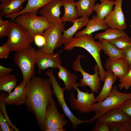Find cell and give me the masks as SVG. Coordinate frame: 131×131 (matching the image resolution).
Masks as SVG:
<instances>
[{
	"instance_id": "1",
	"label": "cell",
	"mask_w": 131,
	"mask_h": 131,
	"mask_svg": "<svg viewBox=\"0 0 131 131\" xmlns=\"http://www.w3.org/2000/svg\"><path fill=\"white\" fill-rule=\"evenodd\" d=\"M49 79L33 76L25 88V104L27 110L35 116L41 130L45 131V114L46 108L54 101Z\"/></svg>"
},
{
	"instance_id": "2",
	"label": "cell",
	"mask_w": 131,
	"mask_h": 131,
	"mask_svg": "<svg viewBox=\"0 0 131 131\" xmlns=\"http://www.w3.org/2000/svg\"><path fill=\"white\" fill-rule=\"evenodd\" d=\"M92 34H84L73 38L71 42L65 45L64 49L71 51L75 47H79L85 49L94 58L98 68V73L101 81L104 82L106 71L103 68L101 63L100 53L101 49L99 42L95 41Z\"/></svg>"
},
{
	"instance_id": "3",
	"label": "cell",
	"mask_w": 131,
	"mask_h": 131,
	"mask_svg": "<svg viewBox=\"0 0 131 131\" xmlns=\"http://www.w3.org/2000/svg\"><path fill=\"white\" fill-rule=\"evenodd\" d=\"M37 13L27 12L17 16L14 22L26 30L33 38L36 35H43L45 30L51 25L42 16H37Z\"/></svg>"
},
{
	"instance_id": "4",
	"label": "cell",
	"mask_w": 131,
	"mask_h": 131,
	"mask_svg": "<svg viewBox=\"0 0 131 131\" xmlns=\"http://www.w3.org/2000/svg\"><path fill=\"white\" fill-rule=\"evenodd\" d=\"M117 88V86L115 85L110 94L105 99L92 105V111L95 113L94 116L92 118L94 120H98L108 111L119 107L125 101L131 97V92L122 93L119 91Z\"/></svg>"
},
{
	"instance_id": "5",
	"label": "cell",
	"mask_w": 131,
	"mask_h": 131,
	"mask_svg": "<svg viewBox=\"0 0 131 131\" xmlns=\"http://www.w3.org/2000/svg\"><path fill=\"white\" fill-rule=\"evenodd\" d=\"M10 22L9 28L7 35L8 39L6 43L11 51H20L31 46L33 38L19 24L12 21Z\"/></svg>"
},
{
	"instance_id": "6",
	"label": "cell",
	"mask_w": 131,
	"mask_h": 131,
	"mask_svg": "<svg viewBox=\"0 0 131 131\" xmlns=\"http://www.w3.org/2000/svg\"><path fill=\"white\" fill-rule=\"evenodd\" d=\"M36 51L30 46L22 50L16 51L14 57V62L22 73L23 79L27 84L35 74L34 66L36 63Z\"/></svg>"
},
{
	"instance_id": "7",
	"label": "cell",
	"mask_w": 131,
	"mask_h": 131,
	"mask_svg": "<svg viewBox=\"0 0 131 131\" xmlns=\"http://www.w3.org/2000/svg\"><path fill=\"white\" fill-rule=\"evenodd\" d=\"M45 74L48 76L50 80L52 87L53 94L65 114L72 123L73 130H75L78 125L81 124L93 123L94 120L92 118L88 120H82L77 118L74 115L67 106L65 100L64 92L66 90L65 88H61L59 85L53 74V70H49L45 72Z\"/></svg>"
},
{
	"instance_id": "8",
	"label": "cell",
	"mask_w": 131,
	"mask_h": 131,
	"mask_svg": "<svg viewBox=\"0 0 131 131\" xmlns=\"http://www.w3.org/2000/svg\"><path fill=\"white\" fill-rule=\"evenodd\" d=\"M65 22L57 25H51L44 31L43 35L45 42L41 48L44 52L54 54L55 49L59 48L62 44V33L65 30Z\"/></svg>"
},
{
	"instance_id": "9",
	"label": "cell",
	"mask_w": 131,
	"mask_h": 131,
	"mask_svg": "<svg viewBox=\"0 0 131 131\" xmlns=\"http://www.w3.org/2000/svg\"><path fill=\"white\" fill-rule=\"evenodd\" d=\"M84 57L82 55H78L73 63L72 69L75 72H79L82 74V78L80 80L79 86L82 87L88 86L92 92L98 93L100 88L101 81L98 66L96 64L94 66L93 68L95 73L93 74H90L86 72L82 67L80 62L81 58Z\"/></svg>"
},
{
	"instance_id": "10",
	"label": "cell",
	"mask_w": 131,
	"mask_h": 131,
	"mask_svg": "<svg viewBox=\"0 0 131 131\" xmlns=\"http://www.w3.org/2000/svg\"><path fill=\"white\" fill-rule=\"evenodd\" d=\"M74 89L77 91V98L76 99L73 93H71L69 101L71 107L81 113L92 111V105L96 102L93 92L89 93L87 90L86 92H82L77 86Z\"/></svg>"
},
{
	"instance_id": "11",
	"label": "cell",
	"mask_w": 131,
	"mask_h": 131,
	"mask_svg": "<svg viewBox=\"0 0 131 131\" xmlns=\"http://www.w3.org/2000/svg\"><path fill=\"white\" fill-rule=\"evenodd\" d=\"M62 6V0H53L40 9L39 13L50 25H58L62 22L60 17Z\"/></svg>"
},
{
	"instance_id": "12",
	"label": "cell",
	"mask_w": 131,
	"mask_h": 131,
	"mask_svg": "<svg viewBox=\"0 0 131 131\" xmlns=\"http://www.w3.org/2000/svg\"><path fill=\"white\" fill-rule=\"evenodd\" d=\"M67 123V121L65 119L64 115L61 114L58 110L55 102L48 105L45 114L44 127L45 130L63 128Z\"/></svg>"
},
{
	"instance_id": "13",
	"label": "cell",
	"mask_w": 131,
	"mask_h": 131,
	"mask_svg": "<svg viewBox=\"0 0 131 131\" xmlns=\"http://www.w3.org/2000/svg\"><path fill=\"white\" fill-rule=\"evenodd\" d=\"M122 0H116L113 10L104 19L105 22L111 28L124 30L127 25L122 9Z\"/></svg>"
},
{
	"instance_id": "14",
	"label": "cell",
	"mask_w": 131,
	"mask_h": 131,
	"mask_svg": "<svg viewBox=\"0 0 131 131\" xmlns=\"http://www.w3.org/2000/svg\"><path fill=\"white\" fill-rule=\"evenodd\" d=\"M36 51V64L39 74L40 73L41 70L44 71L49 68L56 69L61 65L62 62L58 53L53 54L46 53L43 51L41 47Z\"/></svg>"
},
{
	"instance_id": "15",
	"label": "cell",
	"mask_w": 131,
	"mask_h": 131,
	"mask_svg": "<svg viewBox=\"0 0 131 131\" xmlns=\"http://www.w3.org/2000/svg\"><path fill=\"white\" fill-rule=\"evenodd\" d=\"M104 66L107 70L113 72L114 75L119 79L124 77L130 70L124 57L114 60L108 58Z\"/></svg>"
},
{
	"instance_id": "16",
	"label": "cell",
	"mask_w": 131,
	"mask_h": 131,
	"mask_svg": "<svg viewBox=\"0 0 131 131\" xmlns=\"http://www.w3.org/2000/svg\"><path fill=\"white\" fill-rule=\"evenodd\" d=\"M26 84V81L23 80L13 91L3 98L6 105L19 106L24 103L26 99L25 88Z\"/></svg>"
},
{
	"instance_id": "17",
	"label": "cell",
	"mask_w": 131,
	"mask_h": 131,
	"mask_svg": "<svg viewBox=\"0 0 131 131\" xmlns=\"http://www.w3.org/2000/svg\"><path fill=\"white\" fill-rule=\"evenodd\" d=\"M131 119L120 108H116L106 112L98 119V121L101 123L109 124L119 122L129 121Z\"/></svg>"
},
{
	"instance_id": "18",
	"label": "cell",
	"mask_w": 131,
	"mask_h": 131,
	"mask_svg": "<svg viewBox=\"0 0 131 131\" xmlns=\"http://www.w3.org/2000/svg\"><path fill=\"white\" fill-rule=\"evenodd\" d=\"M89 20L88 17H83L73 22L72 26L67 30H65L63 32L62 44L66 45L69 43L73 38L74 35L78 30L86 26Z\"/></svg>"
},
{
	"instance_id": "19",
	"label": "cell",
	"mask_w": 131,
	"mask_h": 131,
	"mask_svg": "<svg viewBox=\"0 0 131 131\" xmlns=\"http://www.w3.org/2000/svg\"><path fill=\"white\" fill-rule=\"evenodd\" d=\"M86 26L84 29L76 33L75 37L84 34H91L96 31L101 30H106L109 27L104 20L100 19L96 15L92 16Z\"/></svg>"
},
{
	"instance_id": "20",
	"label": "cell",
	"mask_w": 131,
	"mask_h": 131,
	"mask_svg": "<svg viewBox=\"0 0 131 131\" xmlns=\"http://www.w3.org/2000/svg\"><path fill=\"white\" fill-rule=\"evenodd\" d=\"M59 70L57 73L58 77L64 82L65 88L68 92L70 91L73 88L79 86V83L76 82L77 77L71 74L66 68L60 65L58 66Z\"/></svg>"
},
{
	"instance_id": "21",
	"label": "cell",
	"mask_w": 131,
	"mask_h": 131,
	"mask_svg": "<svg viewBox=\"0 0 131 131\" xmlns=\"http://www.w3.org/2000/svg\"><path fill=\"white\" fill-rule=\"evenodd\" d=\"M27 0H11L0 4V17H3L20 12L23 8V4Z\"/></svg>"
},
{
	"instance_id": "22",
	"label": "cell",
	"mask_w": 131,
	"mask_h": 131,
	"mask_svg": "<svg viewBox=\"0 0 131 131\" xmlns=\"http://www.w3.org/2000/svg\"><path fill=\"white\" fill-rule=\"evenodd\" d=\"M53 0H27L25 7L19 12L5 16L9 18L13 21L19 15L27 12H37L38 10Z\"/></svg>"
},
{
	"instance_id": "23",
	"label": "cell",
	"mask_w": 131,
	"mask_h": 131,
	"mask_svg": "<svg viewBox=\"0 0 131 131\" xmlns=\"http://www.w3.org/2000/svg\"><path fill=\"white\" fill-rule=\"evenodd\" d=\"M117 78L114 75L113 72L108 70L106 71L104 84L99 95L96 98V102L102 101L109 95Z\"/></svg>"
},
{
	"instance_id": "24",
	"label": "cell",
	"mask_w": 131,
	"mask_h": 131,
	"mask_svg": "<svg viewBox=\"0 0 131 131\" xmlns=\"http://www.w3.org/2000/svg\"><path fill=\"white\" fill-rule=\"evenodd\" d=\"M64 9V15L61 17L62 22H70L72 23L78 19L75 0H62Z\"/></svg>"
},
{
	"instance_id": "25",
	"label": "cell",
	"mask_w": 131,
	"mask_h": 131,
	"mask_svg": "<svg viewBox=\"0 0 131 131\" xmlns=\"http://www.w3.org/2000/svg\"><path fill=\"white\" fill-rule=\"evenodd\" d=\"M101 49L103 50L104 54L107 55L109 58L112 60H115L124 57L123 49H118L107 40H99Z\"/></svg>"
},
{
	"instance_id": "26",
	"label": "cell",
	"mask_w": 131,
	"mask_h": 131,
	"mask_svg": "<svg viewBox=\"0 0 131 131\" xmlns=\"http://www.w3.org/2000/svg\"><path fill=\"white\" fill-rule=\"evenodd\" d=\"M96 0H78L75 4L79 17H88L94 11Z\"/></svg>"
},
{
	"instance_id": "27",
	"label": "cell",
	"mask_w": 131,
	"mask_h": 131,
	"mask_svg": "<svg viewBox=\"0 0 131 131\" xmlns=\"http://www.w3.org/2000/svg\"><path fill=\"white\" fill-rule=\"evenodd\" d=\"M101 3L95 5L94 11L100 19L104 20L105 17L113 10L115 1L112 0H100Z\"/></svg>"
},
{
	"instance_id": "28",
	"label": "cell",
	"mask_w": 131,
	"mask_h": 131,
	"mask_svg": "<svg viewBox=\"0 0 131 131\" xmlns=\"http://www.w3.org/2000/svg\"><path fill=\"white\" fill-rule=\"evenodd\" d=\"M128 36L123 30L111 28L108 29L103 32L96 34L94 38L95 39L110 40L121 37Z\"/></svg>"
},
{
	"instance_id": "29",
	"label": "cell",
	"mask_w": 131,
	"mask_h": 131,
	"mask_svg": "<svg viewBox=\"0 0 131 131\" xmlns=\"http://www.w3.org/2000/svg\"><path fill=\"white\" fill-rule=\"evenodd\" d=\"M17 82V79L13 75L9 74L0 78V90L10 94L15 88Z\"/></svg>"
},
{
	"instance_id": "30",
	"label": "cell",
	"mask_w": 131,
	"mask_h": 131,
	"mask_svg": "<svg viewBox=\"0 0 131 131\" xmlns=\"http://www.w3.org/2000/svg\"><path fill=\"white\" fill-rule=\"evenodd\" d=\"M107 41L120 49H123L131 47V38L128 36L120 37L113 40Z\"/></svg>"
},
{
	"instance_id": "31",
	"label": "cell",
	"mask_w": 131,
	"mask_h": 131,
	"mask_svg": "<svg viewBox=\"0 0 131 131\" xmlns=\"http://www.w3.org/2000/svg\"><path fill=\"white\" fill-rule=\"evenodd\" d=\"M4 91H1V94L0 96V112L4 116L9 126L14 129L15 131H19L18 128L13 124L9 120L7 115L6 108L5 102L4 101L3 98L7 96L8 95Z\"/></svg>"
},
{
	"instance_id": "32",
	"label": "cell",
	"mask_w": 131,
	"mask_h": 131,
	"mask_svg": "<svg viewBox=\"0 0 131 131\" xmlns=\"http://www.w3.org/2000/svg\"><path fill=\"white\" fill-rule=\"evenodd\" d=\"M110 131H131L129 121H121L109 124Z\"/></svg>"
},
{
	"instance_id": "33",
	"label": "cell",
	"mask_w": 131,
	"mask_h": 131,
	"mask_svg": "<svg viewBox=\"0 0 131 131\" xmlns=\"http://www.w3.org/2000/svg\"><path fill=\"white\" fill-rule=\"evenodd\" d=\"M119 81L118 87L120 90L124 88L128 90L131 87V69L124 77L119 79Z\"/></svg>"
},
{
	"instance_id": "34",
	"label": "cell",
	"mask_w": 131,
	"mask_h": 131,
	"mask_svg": "<svg viewBox=\"0 0 131 131\" xmlns=\"http://www.w3.org/2000/svg\"><path fill=\"white\" fill-rule=\"evenodd\" d=\"M10 25V21L7 20L4 21L2 17H0V38L7 36Z\"/></svg>"
},
{
	"instance_id": "35",
	"label": "cell",
	"mask_w": 131,
	"mask_h": 131,
	"mask_svg": "<svg viewBox=\"0 0 131 131\" xmlns=\"http://www.w3.org/2000/svg\"><path fill=\"white\" fill-rule=\"evenodd\" d=\"M118 108L131 118V97L125 101Z\"/></svg>"
},
{
	"instance_id": "36",
	"label": "cell",
	"mask_w": 131,
	"mask_h": 131,
	"mask_svg": "<svg viewBox=\"0 0 131 131\" xmlns=\"http://www.w3.org/2000/svg\"><path fill=\"white\" fill-rule=\"evenodd\" d=\"M0 125L1 131H14L13 128L9 127V125L7 123L4 116L0 112Z\"/></svg>"
},
{
	"instance_id": "37",
	"label": "cell",
	"mask_w": 131,
	"mask_h": 131,
	"mask_svg": "<svg viewBox=\"0 0 131 131\" xmlns=\"http://www.w3.org/2000/svg\"><path fill=\"white\" fill-rule=\"evenodd\" d=\"M10 49L6 43L0 47V58L6 59L9 56Z\"/></svg>"
},
{
	"instance_id": "38",
	"label": "cell",
	"mask_w": 131,
	"mask_h": 131,
	"mask_svg": "<svg viewBox=\"0 0 131 131\" xmlns=\"http://www.w3.org/2000/svg\"><path fill=\"white\" fill-rule=\"evenodd\" d=\"M91 131H110L109 124L105 123H101L98 121L96 122L95 126Z\"/></svg>"
},
{
	"instance_id": "39",
	"label": "cell",
	"mask_w": 131,
	"mask_h": 131,
	"mask_svg": "<svg viewBox=\"0 0 131 131\" xmlns=\"http://www.w3.org/2000/svg\"><path fill=\"white\" fill-rule=\"evenodd\" d=\"M33 39L35 44L38 47L41 48L44 45L45 39L43 35H36L33 38Z\"/></svg>"
},
{
	"instance_id": "40",
	"label": "cell",
	"mask_w": 131,
	"mask_h": 131,
	"mask_svg": "<svg viewBox=\"0 0 131 131\" xmlns=\"http://www.w3.org/2000/svg\"><path fill=\"white\" fill-rule=\"evenodd\" d=\"M123 50L124 57L128 64L130 69H131V47L124 49Z\"/></svg>"
},
{
	"instance_id": "41",
	"label": "cell",
	"mask_w": 131,
	"mask_h": 131,
	"mask_svg": "<svg viewBox=\"0 0 131 131\" xmlns=\"http://www.w3.org/2000/svg\"><path fill=\"white\" fill-rule=\"evenodd\" d=\"M13 70L12 68L7 67L0 65V78L9 74Z\"/></svg>"
},
{
	"instance_id": "42",
	"label": "cell",
	"mask_w": 131,
	"mask_h": 131,
	"mask_svg": "<svg viewBox=\"0 0 131 131\" xmlns=\"http://www.w3.org/2000/svg\"><path fill=\"white\" fill-rule=\"evenodd\" d=\"M66 130L63 128H54L47 129L45 131H66Z\"/></svg>"
},
{
	"instance_id": "43",
	"label": "cell",
	"mask_w": 131,
	"mask_h": 131,
	"mask_svg": "<svg viewBox=\"0 0 131 131\" xmlns=\"http://www.w3.org/2000/svg\"><path fill=\"white\" fill-rule=\"evenodd\" d=\"M11 0H0L1 3L8 1Z\"/></svg>"
},
{
	"instance_id": "44",
	"label": "cell",
	"mask_w": 131,
	"mask_h": 131,
	"mask_svg": "<svg viewBox=\"0 0 131 131\" xmlns=\"http://www.w3.org/2000/svg\"><path fill=\"white\" fill-rule=\"evenodd\" d=\"M129 121L130 125L131 128V119H130V120Z\"/></svg>"
},
{
	"instance_id": "45",
	"label": "cell",
	"mask_w": 131,
	"mask_h": 131,
	"mask_svg": "<svg viewBox=\"0 0 131 131\" xmlns=\"http://www.w3.org/2000/svg\"></svg>"
}]
</instances>
